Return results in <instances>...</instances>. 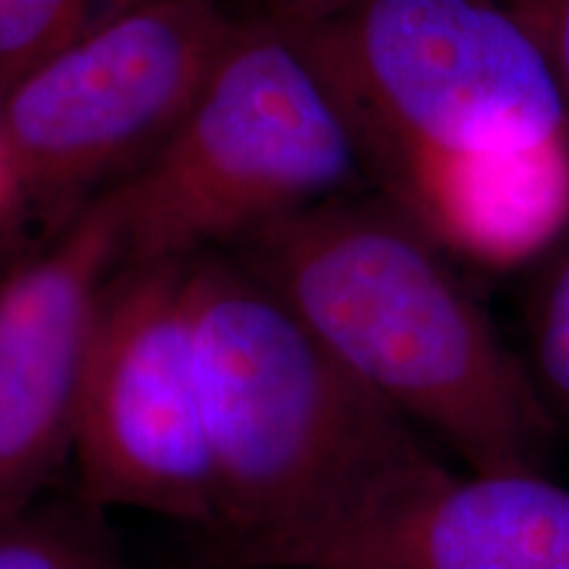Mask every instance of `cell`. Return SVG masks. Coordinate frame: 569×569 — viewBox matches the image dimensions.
I'll return each mask as SVG.
<instances>
[{
    "label": "cell",
    "mask_w": 569,
    "mask_h": 569,
    "mask_svg": "<svg viewBox=\"0 0 569 569\" xmlns=\"http://www.w3.org/2000/svg\"><path fill=\"white\" fill-rule=\"evenodd\" d=\"M369 190L459 264L509 272L569 230V109L507 0H356L288 27Z\"/></svg>",
    "instance_id": "6da1fadb"
},
{
    "label": "cell",
    "mask_w": 569,
    "mask_h": 569,
    "mask_svg": "<svg viewBox=\"0 0 569 569\" xmlns=\"http://www.w3.org/2000/svg\"><path fill=\"white\" fill-rule=\"evenodd\" d=\"M332 359L465 472H549L559 427L459 261L372 190L227 248Z\"/></svg>",
    "instance_id": "7a4b0ae2"
},
{
    "label": "cell",
    "mask_w": 569,
    "mask_h": 569,
    "mask_svg": "<svg viewBox=\"0 0 569 569\" xmlns=\"http://www.w3.org/2000/svg\"><path fill=\"white\" fill-rule=\"evenodd\" d=\"M184 311L217 493L201 540L253 543L336 522L446 467L230 251L190 256Z\"/></svg>",
    "instance_id": "3957f363"
},
{
    "label": "cell",
    "mask_w": 569,
    "mask_h": 569,
    "mask_svg": "<svg viewBox=\"0 0 569 569\" xmlns=\"http://www.w3.org/2000/svg\"><path fill=\"white\" fill-rule=\"evenodd\" d=\"M124 267L227 251L338 196L369 190L336 98L296 34L240 19L182 122L113 184Z\"/></svg>",
    "instance_id": "277c9868"
},
{
    "label": "cell",
    "mask_w": 569,
    "mask_h": 569,
    "mask_svg": "<svg viewBox=\"0 0 569 569\" xmlns=\"http://www.w3.org/2000/svg\"><path fill=\"white\" fill-rule=\"evenodd\" d=\"M238 21L222 0H148L13 80L0 92V138L24 209L61 230L92 188L138 172Z\"/></svg>",
    "instance_id": "5b68a950"
},
{
    "label": "cell",
    "mask_w": 569,
    "mask_h": 569,
    "mask_svg": "<svg viewBox=\"0 0 569 569\" xmlns=\"http://www.w3.org/2000/svg\"><path fill=\"white\" fill-rule=\"evenodd\" d=\"M188 259L122 267L109 284L77 409L71 465L92 509L217 525V493L193 343Z\"/></svg>",
    "instance_id": "8992f818"
},
{
    "label": "cell",
    "mask_w": 569,
    "mask_h": 569,
    "mask_svg": "<svg viewBox=\"0 0 569 569\" xmlns=\"http://www.w3.org/2000/svg\"><path fill=\"white\" fill-rule=\"evenodd\" d=\"M122 267L109 188L0 280V525L46 498L71 461L92 340Z\"/></svg>",
    "instance_id": "52a82bcc"
},
{
    "label": "cell",
    "mask_w": 569,
    "mask_h": 569,
    "mask_svg": "<svg viewBox=\"0 0 569 569\" xmlns=\"http://www.w3.org/2000/svg\"><path fill=\"white\" fill-rule=\"evenodd\" d=\"M188 569H569V488L549 472L446 465L338 522L198 546Z\"/></svg>",
    "instance_id": "ba28073f"
},
{
    "label": "cell",
    "mask_w": 569,
    "mask_h": 569,
    "mask_svg": "<svg viewBox=\"0 0 569 569\" xmlns=\"http://www.w3.org/2000/svg\"><path fill=\"white\" fill-rule=\"evenodd\" d=\"M0 569H122L103 511L80 496L74 501L40 498L0 525Z\"/></svg>",
    "instance_id": "9c48e42d"
},
{
    "label": "cell",
    "mask_w": 569,
    "mask_h": 569,
    "mask_svg": "<svg viewBox=\"0 0 569 569\" xmlns=\"http://www.w3.org/2000/svg\"><path fill=\"white\" fill-rule=\"evenodd\" d=\"M148 0H0V92L69 42Z\"/></svg>",
    "instance_id": "30bf717a"
},
{
    "label": "cell",
    "mask_w": 569,
    "mask_h": 569,
    "mask_svg": "<svg viewBox=\"0 0 569 569\" xmlns=\"http://www.w3.org/2000/svg\"><path fill=\"white\" fill-rule=\"evenodd\" d=\"M525 367L553 422L569 425V246L546 261L525 319Z\"/></svg>",
    "instance_id": "8fae6325"
},
{
    "label": "cell",
    "mask_w": 569,
    "mask_h": 569,
    "mask_svg": "<svg viewBox=\"0 0 569 569\" xmlns=\"http://www.w3.org/2000/svg\"><path fill=\"white\" fill-rule=\"evenodd\" d=\"M543 48L569 109V0H507Z\"/></svg>",
    "instance_id": "7c38bea8"
},
{
    "label": "cell",
    "mask_w": 569,
    "mask_h": 569,
    "mask_svg": "<svg viewBox=\"0 0 569 569\" xmlns=\"http://www.w3.org/2000/svg\"><path fill=\"white\" fill-rule=\"evenodd\" d=\"M356 0H261L269 19L284 27H309L346 11Z\"/></svg>",
    "instance_id": "4fadbf2b"
},
{
    "label": "cell",
    "mask_w": 569,
    "mask_h": 569,
    "mask_svg": "<svg viewBox=\"0 0 569 569\" xmlns=\"http://www.w3.org/2000/svg\"><path fill=\"white\" fill-rule=\"evenodd\" d=\"M21 211H24V203H21L9 156H6L3 148V138H0V240L17 238Z\"/></svg>",
    "instance_id": "5bb4252c"
},
{
    "label": "cell",
    "mask_w": 569,
    "mask_h": 569,
    "mask_svg": "<svg viewBox=\"0 0 569 569\" xmlns=\"http://www.w3.org/2000/svg\"><path fill=\"white\" fill-rule=\"evenodd\" d=\"M17 248H19V238L0 240V280H3V274L9 272V269L21 259V253H17Z\"/></svg>",
    "instance_id": "9a60e30c"
}]
</instances>
